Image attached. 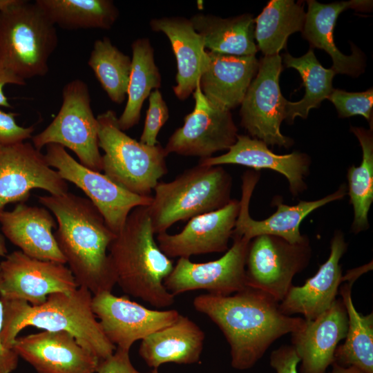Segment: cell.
I'll return each instance as SVG.
<instances>
[{
  "label": "cell",
  "instance_id": "5",
  "mask_svg": "<svg viewBox=\"0 0 373 373\" xmlns=\"http://www.w3.org/2000/svg\"><path fill=\"white\" fill-rule=\"evenodd\" d=\"M232 178L221 166L198 164L155 186L148 206L154 233L175 223L222 208L232 199Z\"/></svg>",
  "mask_w": 373,
  "mask_h": 373
},
{
  "label": "cell",
  "instance_id": "30",
  "mask_svg": "<svg viewBox=\"0 0 373 373\" xmlns=\"http://www.w3.org/2000/svg\"><path fill=\"white\" fill-rule=\"evenodd\" d=\"M352 285L347 282L339 287L348 327L344 343L336 350L334 362L344 367L354 366L365 373H373V314L363 315L356 309L352 298Z\"/></svg>",
  "mask_w": 373,
  "mask_h": 373
},
{
  "label": "cell",
  "instance_id": "14",
  "mask_svg": "<svg viewBox=\"0 0 373 373\" xmlns=\"http://www.w3.org/2000/svg\"><path fill=\"white\" fill-rule=\"evenodd\" d=\"M199 82L193 93V111L184 117V124L173 133L164 147L168 155L208 158L217 151L228 150L236 141L238 128L231 111L213 106L202 94Z\"/></svg>",
  "mask_w": 373,
  "mask_h": 373
},
{
  "label": "cell",
  "instance_id": "15",
  "mask_svg": "<svg viewBox=\"0 0 373 373\" xmlns=\"http://www.w3.org/2000/svg\"><path fill=\"white\" fill-rule=\"evenodd\" d=\"M34 189L55 195L68 191L66 181L32 144L0 146V213L8 204L26 202Z\"/></svg>",
  "mask_w": 373,
  "mask_h": 373
},
{
  "label": "cell",
  "instance_id": "13",
  "mask_svg": "<svg viewBox=\"0 0 373 373\" xmlns=\"http://www.w3.org/2000/svg\"><path fill=\"white\" fill-rule=\"evenodd\" d=\"M79 287L65 264L30 257L15 251L0 262V298L44 303L53 293L69 294Z\"/></svg>",
  "mask_w": 373,
  "mask_h": 373
},
{
  "label": "cell",
  "instance_id": "45",
  "mask_svg": "<svg viewBox=\"0 0 373 373\" xmlns=\"http://www.w3.org/2000/svg\"><path fill=\"white\" fill-rule=\"evenodd\" d=\"M17 0H0V11L16 3Z\"/></svg>",
  "mask_w": 373,
  "mask_h": 373
},
{
  "label": "cell",
  "instance_id": "23",
  "mask_svg": "<svg viewBox=\"0 0 373 373\" xmlns=\"http://www.w3.org/2000/svg\"><path fill=\"white\" fill-rule=\"evenodd\" d=\"M4 236L27 256L66 264L54 233L57 223L46 208L19 203L10 211L0 213Z\"/></svg>",
  "mask_w": 373,
  "mask_h": 373
},
{
  "label": "cell",
  "instance_id": "35",
  "mask_svg": "<svg viewBox=\"0 0 373 373\" xmlns=\"http://www.w3.org/2000/svg\"><path fill=\"white\" fill-rule=\"evenodd\" d=\"M88 65L112 102L122 104L127 95L131 58L114 46L108 37L97 39Z\"/></svg>",
  "mask_w": 373,
  "mask_h": 373
},
{
  "label": "cell",
  "instance_id": "9",
  "mask_svg": "<svg viewBox=\"0 0 373 373\" xmlns=\"http://www.w3.org/2000/svg\"><path fill=\"white\" fill-rule=\"evenodd\" d=\"M44 155L48 164L65 181L74 184L86 195L115 234L122 229L133 209L151 204L153 195L141 196L131 193L104 174L78 162L59 144L47 145Z\"/></svg>",
  "mask_w": 373,
  "mask_h": 373
},
{
  "label": "cell",
  "instance_id": "32",
  "mask_svg": "<svg viewBox=\"0 0 373 373\" xmlns=\"http://www.w3.org/2000/svg\"><path fill=\"white\" fill-rule=\"evenodd\" d=\"M35 3L55 26L66 30H109L119 16L111 0H36Z\"/></svg>",
  "mask_w": 373,
  "mask_h": 373
},
{
  "label": "cell",
  "instance_id": "26",
  "mask_svg": "<svg viewBox=\"0 0 373 373\" xmlns=\"http://www.w3.org/2000/svg\"><path fill=\"white\" fill-rule=\"evenodd\" d=\"M308 9L305 15L303 35L312 47L325 50L332 57V68L336 73L352 76L358 75L363 70V59L356 47H352L350 55H343L336 47L334 40V28L338 15L345 10H370L372 1L351 0L328 4L314 0L307 1Z\"/></svg>",
  "mask_w": 373,
  "mask_h": 373
},
{
  "label": "cell",
  "instance_id": "12",
  "mask_svg": "<svg viewBox=\"0 0 373 373\" xmlns=\"http://www.w3.org/2000/svg\"><path fill=\"white\" fill-rule=\"evenodd\" d=\"M233 245L220 258L193 262L179 258L164 280V285L173 296L189 291L204 289L208 294L229 296L245 289L246 259L250 240L232 236Z\"/></svg>",
  "mask_w": 373,
  "mask_h": 373
},
{
  "label": "cell",
  "instance_id": "28",
  "mask_svg": "<svg viewBox=\"0 0 373 373\" xmlns=\"http://www.w3.org/2000/svg\"><path fill=\"white\" fill-rule=\"evenodd\" d=\"M209 52L236 55H255L258 48L255 42V21L250 14L231 18L195 14L190 19Z\"/></svg>",
  "mask_w": 373,
  "mask_h": 373
},
{
  "label": "cell",
  "instance_id": "27",
  "mask_svg": "<svg viewBox=\"0 0 373 373\" xmlns=\"http://www.w3.org/2000/svg\"><path fill=\"white\" fill-rule=\"evenodd\" d=\"M204 338L197 324L180 314L172 324L142 339L139 354L154 369L166 363L193 364L200 360Z\"/></svg>",
  "mask_w": 373,
  "mask_h": 373
},
{
  "label": "cell",
  "instance_id": "33",
  "mask_svg": "<svg viewBox=\"0 0 373 373\" xmlns=\"http://www.w3.org/2000/svg\"><path fill=\"white\" fill-rule=\"evenodd\" d=\"M283 61L286 67L298 71L305 88L302 99L297 102H286L285 119L292 123L296 117L306 119L312 108L319 107L321 102L328 98L334 89L332 79L336 73L332 68H324L312 49L300 57L285 54Z\"/></svg>",
  "mask_w": 373,
  "mask_h": 373
},
{
  "label": "cell",
  "instance_id": "34",
  "mask_svg": "<svg viewBox=\"0 0 373 373\" xmlns=\"http://www.w3.org/2000/svg\"><path fill=\"white\" fill-rule=\"evenodd\" d=\"M350 130L358 138L363 151L361 164L347 170V193L354 210L352 229L358 233L369 227L367 215L373 202V137L372 130L353 126Z\"/></svg>",
  "mask_w": 373,
  "mask_h": 373
},
{
  "label": "cell",
  "instance_id": "24",
  "mask_svg": "<svg viewBox=\"0 0 373 373\" xmlns=\"http://www.w3.org/2000/svg\"><path fill=\"white\" fill-rule=\"evenodd\" d=\"M207 52L208 65L199 82L201 91L213 106L231 111L241 104L258 72L259 61L255 55Z\"/></svg>",
  "mask_w": 373,
  "mask_h": 373
},
{
  "label": "cell",
  "instance_id": "22",
  "mask_svg": "<svg viewBox=\"0 0 373 373\" xmlns=\"http://www.w3.org/2000/svg\"><path fill=\"white\" fill-rule=\"evenodd\" d=\"M198 164L204 166L238 164L256 170H273L286 178L291 193L296 195L306 188L304 177L309 171L310 159L298 151L278 155L269 150L264 142L248 135H238L236 142L227 153L200 159Z\"/></svg>",
  "mask_w": 373,
  "mask_h": 373
},
{
  "label": "cell",
  "instance_id": "31",
  "mask_svg": "<svg viewBox=\"0 0 373 373\" xmlns=\"http://www.w3.org/2000/svg\"><path fill=\"white\" fill-rule=\"evenodd\" d=\"M306 13L292 0H271L254 19L255 40L265 56L278 55L288 37L303 28Z\"/></svg>",
  "mask_w": 373,
  "mask_h": 373
},
{
  "label": "cell",
  "instance_id": "10",
  "mask_svg": "<svg viewBox=\"0 0 373 373\" xmlns=\"http://www.w3.org/2000/svg\"><path fill=\"white\" fill-rule=\"evenodd\" d=\"M311 256L309 241L291 244L271 235L251 240L246 259L247 287L260 290L281 302L294 276L303 270Z\"/></svg>",
  "mask_w": 373,
  "mask_h": 373
},
{
  "label": "cell",
  "instance_id": "42",
  "mask_svg": "<svg viewBox=\"0 0 373 373\" xmlns=\"http://www.w3.org/2000/svg\"><path fill=\"white\" fill-rule=\"evenodd\" d=\"M8 84L19 86L26 84V81L0 66V106L10 108L11 105L3 93V87Z\"/></svg>",
  "mask_w": 373,
  "mask_h": 373
},
{
  "label": "cell",
  "instance_id": "36",
  "mask_svg": "<svg viewBox=\"0 0 373 373\" xmlns=\"http://www.w3.org/2000/svg\"><path fill=\"white\" fill-rule=\"evenodd\" d=\"M327 99L335 106L339 117L362 115L372 127V88L360 93L333 89Z\"/></svg>",
  "mask_w": 373,
  "mask_h": 373
},
{
  "label": "cell",
  "instance_id": "41",
  "mask_svg": "<svg viewBox=\"0 0 373 373\" xmlns=\"http://www.w3.org/2000/svg\"><path fill=\"white\" fill-rule=\"evenodd\" d=\"M3 316V305L0 298V373H12L17 367L19 356L12 350L5 348L1 343Z\"/></svg>",
  "mask_w": 373,
  "mask_h": 373
},
{
  "label": "cell",
  "instance_id": "25",
  "mask_svg": "<svg viewBox=\"0 0 373 373\" xmlns=\"http://www.w3.org/2000/svg\"><path fill=\"white\" fill-rule=\"evenodd\" d=\"M150 26L169 39L177 62L173 92L178 99H186L194 92L208 65V52L202 39L190 19L182 17L152 19Z\"/></svg>",
  "mask_w": 373,
  "mask_h": 373
},
{
  "label": "cell",
  "instance_id": "18",
  "mask_svg": "<svg viewBox=\"0 0 373 373\" xmlns=\"http://www.w3.org/2000/svg\"><path fill=\"white\" fill-rule=\"evenodd\" d=\"M239 211L240 201L232 199L221 209L191 218L180 233L157 234V245L170 258L227 251Z\"/></svg>",
  "mask_w": 373,
  "mask_h": 373
},
{
  "label": "cell",
  "instance_id": "17",
  "mask_svg": "<svg viewBox=\"0 0 373 373\" xmlns=\"http://www.w3.org/2000/svg\"><path fill=\"white\" fill-rule=\"evenodd\" d=\"M258 178L259 173L252 171H248L242 175L240 211L232 236L245 237L251 240L258 236L271 235L281 238L291 244L300 243L307 238L300 232V225L305 218L321 207L343 198L347 193V188L343 184L334 193L321 199L300 201L294 206L276 200L277 210L271 216L265 220H256L250 216L249 207Z\"/></svg>",
  "mask_w": 373,
  "mask_h": 373
},
{
  "label": "cell",
  "instance_id": "2",
  "mask_svg": "<svg viewBox=\"0 0 373 373\" xmlns=\"http://www.w3.org/2000/svg\"><path fill=\"white\" fill-rule=\"evenodd\" d=\"M37 198L57 219L54 236L79 287L93 295L111 292L116 277L108 250L116 234L98 209L88 198L69 191Z\"/></svg>",
  "mask_w": 373,
  "mask_h": 373
},
{
  "label": "cell",
  "instance_id": "39",
  "mask_svg": "<svg viewBox=\"0 0 373 373\" xmlns=\"http://www.w3.org/2000/svg\"><path fill=\"white\" fill-rule=\"evenodd\" d=\"M97 373H142L137 370L131 362L129 350L116 347L110 356L99 361ZM149 373H158L154 369Z\"/></svg>",
  "mask_w": 373,
  "mask_h": 373
},
{
  "label": "cell",
  "instance_id": "11",
  "mask_svg": "<svg viewBox=\"0 0 373 373\" xmlns=\"http://www.w3.org/2000/svg\"><path fill=\"white\" fill-rule=\"evenodd\" d=\"M282 57L265 56L241 103V125L249 135L267 145L289 148L293 140L283 135L280 124L285 119L287 99L280 93L279 77Z\"/></svg>",
  "mask_w": 373,
  "mask_h": 373
},
{
  "label": "cell",
  "instance_id": "43",
  "mask_svg": "<svg viewBox=\"0 0 373 373\" xmlns=\"http://www.w3.org/2000/svg\"><path fill=\"white\" fill-rule=\"evenodd\" d=\"M332 369L329 373H365L354 366L344 367L334 362Z\"/></svg>",
  "mask_w": 373,
  "mask_h": 373
},
{
  "label": "cell",
  "instance_id": "44",
  "mask_svg": "<svg viewBox=\"0 0 373 373\" xmlns=\"http://www.w3.org/2000/svg\"><path fill=\"white\" fill-rule=\"evenodd\" d=\"M7 248L6 245L4 236L0 233V256H7Z\"/></svg>",
  "mask_w": 373,
  "mask_h": 373
},
{
  "label": "cell",
  "instance_id": "40",
  "mask_svg": "<svg viewBox=\"0 0 373 373\" xmlns=\"http://www.w3.org/2000/svg\"><path fill=\"white\" fill-rule=\"evenodd\" d=\"M300 361L292 345H282L274 350L269 359L270 365L276 373H298L297 366Z\"/></svg>",
  "mask_w": 373,
  "mask_h": 373
},
{
  "label": "cell",
  "instance_id": "3",
  "mask_svg": "<svg viewBox=\"0 0 373 373\" xmlns=\"http://www.w3.org/2000/svg\"><path fill=\"white\" fill-rule=\"evenodd\" d=\"M154 234L148 206L137 207L108 251L116 284L124 292L156 308H165L175 300L164 285L173 264L159 248Z\"/></svg>",
  "mask_w": 373,
  "mask_h": 373
},
{
  "label": "cell",
  "instance_id": "37",
  "mask_svg": "<svg viewBox=\"0 0 373 373\" xmlns=\"http://www.w3.org/2000/svg\"><path fill=\"white\" fill-rule=\"evenodd\" d=\"M169 117V108L162 93L158 89L153 90L149 96V108L140 142L149 146L158 144L157 135Z\"/></svg>",
  "mask_w": 373,
  "mask_h": 373
},
{
  "label": "cell",
  "instance_id": "19",
  "mask_svg": "<svg viewBox=\"0 0 373 373\" xmlns=\"http://www.w3.org/2000/svg\"><path fill=\"white\" fill-rule=\"evenodd\" d=\"M12 350L38 373H95L99 363L64 331L41 330L17 337Z\"/></svg>",
  "mask_w": 373,
  "mask_h": 373
},
{
  "label": "cell",
  "instance_id": "8",
  "mask_svg": "<svg viewBox=\"0 0 373 373\" xmlns=\"http://www.w3.org/2000/svg\"><path fill=\"white\" fill-rule=\"evenodd\" d=\"M98 128L88 87L83 80L75 79L64 86L62 104L56 117L31 139L33 146L39 151L50 144L68 148L76 154L79 163L100 172L102 155L99 152Z\"/></svg>",
  "mask_w": 373,
  "mask_h": 373
},
{
  "label": "cell",
  "instance_id": "7",
  "mask_svg": "<svg viewBox=\"0 0 373 373\" xmlns=\"http://www.w3.org/2000/svg\"><path fill=\"white\" fill-rule=\"evenodd\" d=\"M99 147L104 175L117 185L141 196H152L159 180L168 172V155L160 143L149 146L137 141L118 125L115 111L108 110L97 117Z\"/></svg>",
  "mask_w": 373,
  "mask_h": 373
},
{
  "label": "cell",
  "instance_id": "6",
  "mask_svg": "<svg viewBox=\"0 0 373 373\" xmlns=\"http://www.w3.org/2000/svg\"><path fill=\"white\" fill-rule=\"evenodd\" d=\"M57 44L55 25L35 2L17 0L0 11V66L24 81L48 73Z\"/></svg>",
  "mask_w": 373,
  "mask_h": 373
},
{
  "label": "cell",
  "instance_id": "16",
  "mask_svg": "<svg viewBox=\"0 0 373 373\" xmlns=\"http://www.w3.org/2000/svg\"><path fill=\"white\" fill-rule=\"evenodd\" d=\"M92 308L108 340L126 350L135 341L172 324L180 315L175 309H150L111 292L93 295Z\"/></svg>",
  "mask_w": 373,
  "mask_h": 373
},
{
  "label": "cell",
  "instance_id": "20",
  "mask_svg": "<svg viewBox=\"0 0 373 373\" xmlns=\"http://www.w3.org/2000/svg\"><path fill=\"white\" fill-rule=\"evenodd\" d=\"M348 318L341 298L304 327L291 333V345L300 359V373H325L334 362L338 343L345 339Z\"/></svg>",
  "mask_w": 373,
  "mask_h": 373
},
{
  "label": "cell",
  "instance_id": "29",
  "mask_svg": "<svg viewBox=\"0 0 373 373\" xmlns=\"http://www.w3.org/2000/svg\"><path fill=\"white\" fill-rule=\"evenodd\" d=\"M131 70L127 89V102L117 119L125 131L137 124L144 100L153 90L161 86V75L155 64L154 50L147 38H140L131 44Z\"/></svg>",
  "mask_w": 373,
  "mask_h": 373
},
{
  "label": "cell",
  "instance_id": "38",
  "mask_svg": "<svg viewBox=\"0 0 373 373\" xmlns=\"http://www.w3.org/2000/svg\"><path fill=\"white\" fill-rule=\"evenodd\" d=\"M16 115L0 109V146L15 145L32 138L34 126H20L15 121Z\"/></svg>",
  "mask_w": 373,
  "mask_h": 373
},
{
  "label": "cell",
  "instance_id": "4",
  "mask_svg": "<svg viewBox=\"0 0 373 373\" xmlns=\"http://www.w3.org/2000/svg\"><path fill=\"white\" fill-rule=\"evenodd\" d=\"M92 298L88 289L78 287L69 294H51L39 305L1 299L4 311L1 334L3 347L12 350L19 332L27 327H35L68 332L99 361L110 356L116 347L104 335L93 311Z\"/></svg>",
  "mask_w": 373,
  "mask_h": 373
},
{
  "label": "cell",
  "instance_id": "21",
  "mask_svg": "<svg viewBox=\"0 0 373 373\" xmlns=\"http://www.w3.org/2000/svg\"><path fill=\"white\" fill-rule=\"evenodd\" d=\"M347 246L343 233L336 231L331 240L327 260L303 285H291L284 299L279 303L280 310L283 314H300L306 321L314 320L332 306L343 283L339 262Z\"/></svg>",
  "mask_w": 373,
  "mask_h": 373
},
{
  "label": "cell",
  "instance_id": "1",
  "mask_svg": "<svg viewBox=\"0 0 373 373\" xmlns=\"http://www.w3.org/2000/svg\"><path fill=\"white\" fill-rule=\"evenodd\" d=\"M193 305L220 329L230 346L231 365L238 370L252 367L276 340L305 323L283 314L273 297L249 287L233 295L200 294Z\"/></svg>",
  "mask_w": 373,
  "mask_h": 373
}]
</instances>
